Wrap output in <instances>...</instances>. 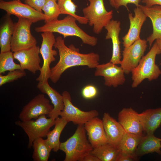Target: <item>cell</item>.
Masks as SVG:
<instances>
[{
    "label": "cell",
    "instance_id": "6da1fadb",
    "mask_svg": "<svg viewBox=\"0 0 161 161\" xmlns=\"http://www.w3.org/2000/svg\"><path fill=\"white\" fill-rule=\"evenodd\" d=\"M58 51L59 59L51 68L50 78L56 83L62 74L69 68L77 66H86L89 68H96L99 64L100 56L93 52L87 54L80 52L79 49L73 44L67 47L64 40L60 36L56 38L54 46Z\"/></svg>",
    "mask_w": 161,
    "mask_h": 161
},
{
    "label": "cell",
    "instance_id": "7a4b0ae2",
    "mask_svg": "<svg viewBox=\"0 0 161 161\" xmlns=\"http://www.w3.org/2000/svg\"><path fill=\"white\" fill-rule=\"evenodd\" d=\"M76 19L72 16L68 15L64 19H57L45 23L43 25L36 27L37 32H57L65 38L68 36H75L80 38L83 44L94 47L97 43V38L89 35L77 25Z\"/></svg>",
    "mask_w": 161,
    "mask_h": 161
},
{
    "label": "cell",
    "instance_id": "3957f363",
    "mask_svg": "<svg viewBox=\"0 0 161 161\" xmlns=\"http://www.w3.org/2000/svg\"><path fill=\"white\" fill-rule=\"evenodd\" d=\"M84 125H78L74 134L61 142L59 150L65 154L64 161H82L93 148L87 140Z\"/></svg>",
    "mask_w": 161,
    "mask_h": 161
},
{
    "label": "cell",
    "instance_id": "277c9868",
    "mask_svg": "<svg viewBox=\"0 0 161 161\" xmlns=\"http://www.w3.org/2000/svg\"><path fill=\"white\" fill-rule=\"evenodd\" d=\"M161 53V50L155 42L131 72L133 88L137 87L145 79L151 81L159 77L161 74V70L155 63V59L156 55Z\"/></svg>",
    "mask_w": 161,
    "mask_h": 161
},
{
    "label": "cell",
    "instance_id": "5b68a950",
    "mask_svg": "<svg viewBox=\"0 0 161 161\" xmlns=\"http://www.w3.org/2000/svg\"><path fill=\"white\" fill-rule=\"evenodd\" d=\"M89 6L83 9L84 17L89 25L93 27L94 32L98 34L110 22L113 17V11H107L103 0H88Z\"/></svg>",
    "mask_w": 161,
    "mask_h": 161
},
{
    "label": "cell",
    "instance_id": "8992f818",
    "mask_svg": "<svg viewBox=\"0 0 161 161\" xmlns=\"http://www.w3.org/2000/svg\"><path fill=\"white\" fill-rule=\"evenodd\" d=\"M55 120L50 117L47 118L46 115H43L35 120H19L15 121V123L21 128L27 135L28 138V148H31L35 140L46 137L50 128L55 125Z\"/></svg>",
    "mask_w": 161,
    "mask_h": 161
},
{
    "label": "cell",
    "instance_id": "52a82bcc",
    "mask_svg": "<svg viewBox=\"0 0 161 161\" xmlns=\"http://www.w3.org/2000/svg\"><path fill=\"white\" fill-rule=\"evenodd\" d=\"M32 23L26 19L18 18L17 22L15 23L11 44V51L13 52L36 45L37 41L30 30Z\"/></svg>",
    "mask_w": 161,
    "mask_h": 161
},
{
    "label": "cell",
    "instance_id": "ba28073f",
    "mask_svg": "<svg viewBox=\"0 0 161 161\" xmlns=\"http://www.w3.org/2000/svg\"><path fill=\"white\" fill-rule=\"evenodd\" d=\"M42 41L40 48V54L43 59V64L36 81L39 82L50 78L51 63L55 60V56L57 55V51L52 49L56 42L53 32H45L41 34Z\"/></svg>",
    "mask_w": 161,
    "mask_h": 161
},
{
    "label": "cell",
    "instance_id": "9c48e42d",
    "mask_svg": "<svg viewBox=\"0 0 161 161\" xmlns=\"http://www.w3.org/2000/svg\"><path fill=\"white\" fill-rule=\"evenodd\" d=\"M0 8L5 11L7 15H14L18 18L26 19L32 23L44 20L45 23L48 18L44 13L39 12L29 5L16 0L5 1L1 0Z\"/></svg>",
    "mask_w": 161,
    "mask_h": 161
},
{
    "label": "cell",
    "instance_id": "30bf717a",
    "mask_svg": "<svg viewBox=\"0 0 161 161\" xmlns=\"http://www.w3.org/2000/svg\"><path fill=\"white\" fill-rule=\"evenodd\" d=\"M62 95L64 107L60 116L68 123L71 122L78 126L84 125L89 120L98 116V112L96 110L84 111L74 106L72 103L70 95L67 91H64Z\"/></svg>",
    "mask_w": 161,
    "mask_h": 161
},
{
    "label": "cell",
    "instance_id": "8fae6325",
    "mask_svg": "<svg viewBox=\"0 0 161 161\" xmlns=\"http://www.w3.org/2000/svg\"><path fill=\"white\" fill-rule=\"evenodd\" d=\"M53 108L44 94H39L24 106L18 117L22 121L36 119L41 115L49 114Z\"/></svg>",
    "mask_w": 161,
    "mask_h": 161
},
{
    "label": "cell",
    "instance_id": "7c38bea8",
    "mask_svg": "<svg viewBox=\"0 0 161 161\" xmlns=\"http://www.w3.org/2000/svg\"><path fill=\"white\" fill-rule=\"evenodd\" d=\"M147 42L145 39L140 38L129 46L124 47L120 64L125 74L131 72L137 66L146 50Z\"/></svg>",
    "mask_w": 161,
    "mask_h": 161
},
{
    "label": "cell",
    "instance_id": "4fadbf2b",
    "mask_svg": "<svg viewBox=\"0 0 161 161\" xmlns=\"http://www.w3.org/2000/svg\"><path fill=\"white\" fill-rule=\"evenodd\" d=\"M95 76H102L105 85L116 87L123 85L126 81L125 73L122 68L110 61L104 64H99L96 67Z\"/></svg>",
    "mask_w": 161,
    "mask_h": 161
},
{
    "label": "cell",
    "instance_id": "5bb4252c",
    "mask_svg": "<svg viewBox=\"0 0 161 161\" xmlns=\"http://www.w3.org/2000/svg\"><path fill=\"white\" fill-rule=\"evenodd\" d=\"M39 53L40 48L36 45L13 52V55L14 59L19 62L22 69L27 70L35 74L37 71H40L41 69Z\"/></svg>",
    "mask_w": 161,
    "mask_h": 161
},
{
    "label": "cell",
    "instance_id": "9a60e30c",
    "mask_svg": "<svg viewBox=\"0 0 161 161\" xmlns=\"http://www.w3.org/2000/svg\"><path fill=\"white\" fill-rule=\"evenodd\" d=\"M134 11V16L131 13L128 14L130 27L127 34L122 38L123 44L124 47L129 46L135 41L140 39L141 29L147 19V16L139 6L135 8Z\"/></svg>",
    "mask_w": 161,
    "mask_h": 161
},
{
    "label": "cell",
    "instance_id": "2e32d148",
    "mask_svg": "<svg viewBox=\"0 0 161 161\" xmlns=\"http://www.w3.org/2000/svg\"><path fill=\"white\" fill-rule=\"evenodd\" d=\"M138 114L131 107L123 108L118 114V122L125 132L143 136V128Z\"/></svg>",
    "mask_w": 161,
    "mask_h": 161
},
{
    "label": "cell",
    "instance_id": "e0dca14e",
    "mask_svg": "<svg viewBox=\"0 0 161 161\" xmlns=\"http://www.w3.org/2000/svg\"><path fill=\"white\" fill-rule=\"evenodd\" d=\"M84 126L88 140L93 148L107 143L102 120L96 117L87 122Z\"/></svg>",
    "mask_w": 161,
    "mask_h": 161
},
{
    "label": "cell",
    "instance_id": "ac0fdd59",
    "mask_svg": "<svg viewBox=\"0 0 161 161\" xmlns=\"http://www.w3.org/2000/svg\"><path fill=\"white\" fill-rule=\"evenodd\" d=\"M107 143L117 148L120 140L125 132L119 122L109 114L105 113L102 119Z\"/></svg>",
    "mask_w": 161,
    "mask_h": 161
},
{
    "label": "cell",
    "instance_id": "d6986e66",
    "mask_svg": "<svg viewBox=\"0 0 161 161\" xmlns=\"http://www.w3.org/2000/svg\"><path fill=\"white\" fill-rule=\"evenodd\" d=\"M120 23L117 20H112L104 27L107 30L105 39H111L112 44V55L110 62L120 64L121 60L120 42L119 33L121 30Z\"/></svg>",
    "mask_w": 161,
    "mask_h": 161
},
{
    "label": "cell",
    "instance_id": "ffe728a7",
    "mask_svg": "<svg viewBox=\"0 0 161 161\" xmlns=\"http://www.w3.org/2000/svg\"><path fill=\"white\" fill-rule=\"evenodd\" d=\"M48 80L38 82L37 87L42 93L47 94L51 101L53 109L48 116L55 119L60 116L61 112L63 110L64 103L62 95L52 87L48 82Z\"/></svg>",
    "mask_w": 161,
    "mask_h": 161
},
{
    "label": "cell",
    "instance_id": "44dd1931",
    "mask_svg": "<svg viewBox=\"0 0 161 161\" xmlns=\"http://www.w3.org/2000/svg\"><path fill=\"white\" fill-rule=\"evenodd\" d=\"M138 6L152 22L153 32L147 39L150 48L155 40L161 38V6L155 5L147 7L140 4Z\"/></svg>",
    "mask_w": 161,
    "mask_h": 161
},
{
    "label": "cell",
    "instance_id": "7402d4cb",
    "mask_svg": "<svg viewBox=\"0 0 161 161\" xmlns=\"http://www.w3.org/2000/svg\"><path fill=\"white\" fill-rule=\"evenodd\" d=\"M143 132L154 134L161 125V107L148 109L138 114Z\"/></svg>",
    "mask_w": 161,
    "mask_h": 161
},
{
    "label": "cell",
    "instance_id": "603a6c76",
    "mask_svg": "<svg viewBox=\"0 0 161 161\" xmlns=\"http://www.w3.org/2000/svg\"><path fill=\"white\" fill-rule=\"evenodd\" d=\"M161 139L156 137L154 134L143 136L135 152L138 157L146 154L154 152L161 155Z\"/></svg>",
    "mask_w": 161,
    "mask_h": 161
},
{
    "label": "cell",
    "instance_id": "cb8c5ba5",
    "mask_svg": "<svg viewBox=\"0 0 161 161\" xmlns=\"http://www.w3.org/2000/svg\"><path fill=\"white\" fill-rule=\"evenodd\" d=\"M15 23L7 15L0 28V52L11 51V42Z\"/></svg>",
    "mask_w": 161,
    "mask_h": 161
},
{
    "label": "cell",
    "instance_id": "d4e9b609",
    "mask_svg": "<svg viewBox=\"0 0 161 161\" xmlns=\"http://www.w3.org/2000/svg\"><path fill=\"white\" fill-rule=\"evenodd\" d=\"M142 136L125 132L117 147L119 153L138 157L135 152Z\"/></svg>",
    "mask_w": 161,
    "mask_h": 161
},
{
    "label": "cell",
    "instance_id": "484cf974",
    "mask_svg": "<svg viewBox=\"0 0 161 161\" xmlns=\"http://www.w3.org/2000/svg\"><path fill=\"white\" fill-rule=\"evenodd\" d=\"M68 123L63 118L58 117L55 119L54 129L49 131L47 135V142L54 152H57L59 150L60 135Z\"/></svg>",
    "mask_w": 161,
    "mask_h": 161
},
{
    "label": "cell",
    "instance_id": "4316f807",
    "mask_svg": "<svg viewBox=\"0 0 161 161\" xmlns=\"http://www.w3.org/2000/svg\"><path fill=\"white\" fill-rule=\"evenodd\" d=\"M33 151L32 158L34 161H47L52 150L46 139L43 138L35 140L32 145Z\"/></svg>",
    "mask_w": 161,
    "mask_h": 161
},
{
    "label": "cell",
    "instance_id": "83f0119b",
    "mask_svg": "<svg viewBox=\"0 0 161 161\" xmlns=\"http://www.w3.org/2000/svg\"><path fill=\"white\" fill-rule=\"evenodd\" d=\"M119 153L117 148L106 143L93 148L90 153L100 161H116Z\"/></svg>",
    "mask_w": 161,
    "mask_h": 161
},
{
    "label": "cell",
    "instance_id": "f1b7e54d",
    "mask_svg": "<svg viewBox=\"0 0 161 161\" xmlns=\"http://www.w3.org/2000/svg\"><path fill=\"white\" fill-rule=\"evenodd\" d=\"M58 4L61 14L69 15L74 17L79 23L86 24L88 20L84 16H79L76 14L77 6L72 0H58Z\"/></svg>",
    "mask_w": 161,
    "mask_h": 161
},
{
    "label": "cell",
    "instance_id": "f546056e",
    "mask_svg": "<svg viewBox=\"0 0 161 161\" xmlns=\"http://www.w3.org/2000/svg\"><path fill=\"white\" fill-rule=\"evenodd\" d=\"M13 52L11 51L0 52V74L9 71L21 69L20 64L15 63Z\"/></svg>",
    "mask_w": 161,
    "mask_h": 161
},
{
    "label": "cell",
    "instance_id": "4dcf8cb0",
    "mask_svg": "<svg viewBox=\"0 0 161 161\" xmlns=\"http://www.w3.org/2000/svg\"><path fill=\"white\" fill-rule=\"evenodd\" d=\"M42 11L48 18L47 22L58 19L59 16L61 14L58 3L55 0H47L43 7Z\"/></svg>",
    "mask_w": 161,
    "mask_h": 161
},
{
    "label": "cell",
    "instance_id": "1f68e13d",
    "mask_svg": "<svg viewBox=\"0 0 161 161\" xmlns=\"http://www.w3.org/2000/svg\"><path fill=\"white\" fill-rule=\"evenodd\" d=\"M24 70L18 69L9 71L5 75L0 74V86L7 83L13 82L26 75Z\"/></svg>",
    "mask_w": 161,
    "mask_h": 161
},
{
    "label": "cell",
    "instance_id": "d6a6232c",
    "mask_svg": "<svg viewBox=\"0 0 161 161\" xmlns=\"http://www.w3.org/2000/svg\"><path fill=\"white\" fill-rule=\"evenodd\" d=\"M98 90L96 87L92 85L85 86L82 89V95L83 97L86 99L93 98L97 95Z\"/></svg>",
    "mask_w": 161,
    "mask_h": 161
},
{
    "label": "cell",
    "instance_id": "836d02e7",
    "mask_svg": "<svg viewBox=\"0 0 161 161\" xmlns=\"http://www.w3.org/2000/svg\"><path fill=\"white\" fill-rule=\"evenodd\" d=\"M47 0H24V3L37 11L42 12V8Z\"/></svg>",
    "mask_w": 161,
    "mask_h": 161
},
{
    "label": "cell",
    "instance_id": "e575fe53",
    "mask_svg": "<svg viewBox=\"0 0 161 161\" xmlns=\"http://www.w3.org/2000/svg\"><path fill=\"white\" fill-rule=\"evenodd\" d=\"M142 0H114L115 7L116 9H119L120 7H125L129 10L127 5L129 4H134L136 7H138Z\"/></svg>",
    "mask_w": 161,
    "mask_h": 161
},
{
    "label": "cell",
    "instance_id": "d590c367",
    "mask_svg": "<svg viewBox=\"0 0 161 161\" xmlns=\"http://www.w3.org/2000/svg\"><path fill=\"white\" fill-rule=\"evenodd\" d=\"M138 160V157L123 154L119 153L116 161H132Z\"/></svg>",
    "mask_w": 161,
    "mask_h": 161
},
{
    "label": "cell",
    "instance_id": "8d00e7d4",
    "mask_svg": "<svg viewBox=\"0 0 161 161\" xmlns=\"http://www.w3.org/2000/svg\"><path fill=\"white\" fill-rule=\"evenodd\" d=\"M142 2L145 4L147 7H151L155 5L161 6V0H142Z\"/></svg>",
    "mask_w": 161,
    "mask_h": 161
},
{
    "label": "cell",
    "instance_id": "74e56055",
    "mask_svg": "<svg viewBox=\"0 0 161 161\" xmlns=\"http://www.w3.org/2000/svg\"><path fill=\"white\" fill-rule=\"evenodd\" d=\"M82 161H100L96 157L90 153L86 154L83 158Z\"/></svg>",
    "mask_w": 161,
    "mask_h": 161
},
{
    "label": "cell",
    "instance_id": "f35d334b",
    "mask_svg": "<svg viewBox=\"0 0 161 161\" xmlns=\"http://www.w3.org/2000/svg\"><path fill=\"white\" fill-rule=\"evenodd\" d=\"M156 42L161 50V38L156 39Z\"/></svg>",
    "mask_w": 161,
    "mask_h": 161
},
{
    "label": "cell",
    "instance_id": "ab89813d",
    "mask_svg": "<svg viewBox=\"0 0 161 161\" xmlns=\"http://www.w3.org/2000/svg\"><path fill=\"white\" fill-rule=\"evenodd\" d=\"M110 4V5L113 7H115V5H114V0H109Z\"/></svg>",
    "mask_w": 161,
    "mask_h": 161
},
{
    "label": "cell",
    "instance_id": "60d3db41",
    "mask_svg": "<svg viewBox=\"0 0 161 161\" xmlns=\"http://www.w3.org/2000/svg\"><path fill=\"white\" fill-rule=\"evenodd\" d=\"M16 0L18 1H20L21 0Z\"/></svg>",
    "mask_w": 161,
    "mask_h": 161
},
{
    "label": "cell",
    "instance_id": "b9f144b4",
    "mask_svg": "<svg viewBox=\"0 0 161 161\" xmlns=\"http://www.w3.org/2000/svg\"><path fill=\"white\" fill-rule=\"evenodd\" d=\"M55 0L57 1L58 0Z\"/></svg>",
    "mask_w": 161,
    "mask_h": 161
},
{
    "label": "cell",
    "instance_id": "7bdbcfd3",
    "mask_svg": "<svg viewBox=\"0 0 161 161\" xmlns=\"http://www.w3.org/2000/svg\"></svg>",
    "mask_w": 161,
    "mask_h": 161
}]
</instances>
